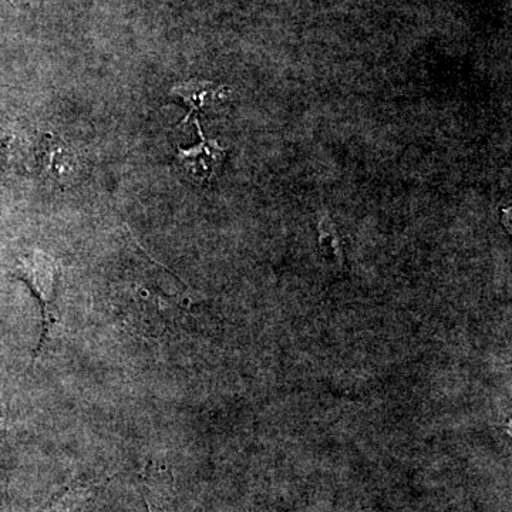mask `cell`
<instances>
[{"label":"cell","mask_w":512,"mask_h":512,"mask_svg":"<svg viewBox=\"0 0 512 512\" xmlns=\"http://www.w3.org/2000/svg\"><path fill=\"white\" fill-rule=\"evenodd\" d=\"M195 124L201 136V143L187 150L178 147L174 158L175 168L191 184L208 185L220 171L227 151L218 146L217 141L204 137L198 119L195 120Z\"/></svg>","instance_id":"7a4b0ae2"},{"label":"cell","mask_w":512,"mask_h":512,"mask_svg":"<svg viewBox=\"0 0 512 512\" xmlns=\"http://www.w3.org/2000/svg\"><path fill=\"white\" fill-rule=\"evenodd\" d=\"M43 173L50 181L66 187L82 174V163L74 150L62 138L47 134L40 154Z\"/></svg>","instance_id":"3957f363"},{"label":"cell","mask_w":512,"mask_h":512,"mask_svg":"<svg viewBox=\"0 0 512 512\" xmlns=\"http://www.w3.org/2000/svg\"><path fill=\"white\" fill-rule=\"evenodd\" d=\"M144 503H146L147 512H165L163 508H158L156 505L151 503L150 500H148L147 497H144Z\"/></svg>","instance_id":"8992f818"},{"label":"cell","mask_w":512,"mask_h":512,"mask_svg":"<svg viewBox=\"0 0 512 512\" xmlns=\"http://www.w3.org/2000/svg\"><path fill=\"white\" fill-rule=\"evenodd\" d=\"M93 485L74 483L60 491L39 512H92L97 500Z\"/></svg>","instance_id":"5b68a950"},{"label":"cell","mask_w":512,"mask_h":512,"mask_svg":"<svg viewBox=\"0 0 512 512\" xmlns=\"http://www.w3.org/2000/svg\"><path fill=\"white\" fill-rule=\"evenodd\" d=\"M225 93H227V90L222 89V87L215 86L214 83L210 82H200V80L178 83L170 90L171 96L178 97L190 107V113L181 124L187 123L191 114L198 113L205 107H211L212 104L220 103L224 99Z\"/></svg>","instance_id":"277c9868"},{"label":"cell","mask_w":512,"mask_h":512,"mask_svg":"<svg viewBox=\"0 0 512 512\" xmlns=\"http://www.w3.org/2000/svg\"><path fill=\"white\" fill-rule=\"evenodd\" d=\"M15 275L29 286L30 291L39 301L40 312H42V332H40L39 345L33 353V366L53 326L59 323L57 295H59L60 268L55 259L50 258L45 252L33 251L20 256Z\"/></svg>","instance_id":"6da1fadb"}]
</instances>
